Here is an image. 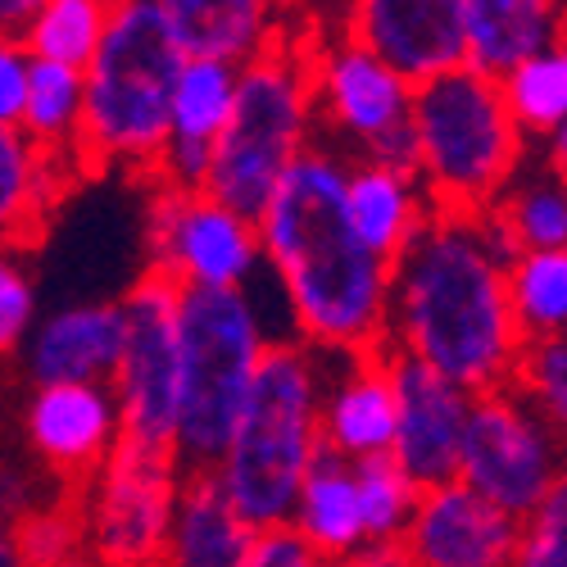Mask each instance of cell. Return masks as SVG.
I'll return each mask as SVG.
<instances>
[{"label": "cell", "instance_id": "obj_7", "mask_svg": "<svg viewBox=\"0 0 567 567\" xmlns=\"http://www.w3.org/2000/svg\"><path fill=\"white\" fill-rule=\"evenodd\" d=\"M268 346L272 337L250 291H182V400L173 432V458L182 472H209L218 463Z\"/></svg>", "mask_w": 567, "mask_h": 567}, {"label": "cell", "instance_id": "obj_4", "mask_svg": "<svg viewBox=\"0 0 567 567\" xmlns=\"http://www.w3.org/2000/svg\"><path fill=\"white\" fill-rule=\"evenodd\" d=\"M177 64L182 51L168 32L164 0L110 6L105 37L82 69V168L155 173Z\"/></svg>", "mask_w": 567, "mask_h": 567}, {"label": "cell", "instance_id": "obj_40", "mask_svg": "<svg viewBox=\"0 0 567 567\" xmlns=\"http://www.w3.org/2000/svg\"><path fill=\"white\" fill-rule=\"evenodd\" d=\"M32 14H37V0H0V37L23 41Z\"/></svg>", "mask_w": 567, "mask_h": 567}, {"label": "cell", "instance_id": "obj_1", "mask_svg": "<svg viewBox=\"0 0 567 567\" xmlns=\"http://www.w3.org/2000/svg\"><path fill=\"white\" fill-rule=\"evenodd\" d=\"M508 259L491 214H432L391 264L382 354L432 368L467 395L508 386L527 346L504 291Z\"/></svg>", "mask_w": 567, "mask_h": 567}, {"label": "cell", "instance_id": "obj_30", "mask_svg": "<svg viewBox=\"0 0 567 567\" xmlns=\"http://www.w3.org/2000/svg\"><path fill=\"white\" fill-rule=\"evenodd\" d=\"M495 86L508 118L527 141H549L567 132V45H554V51L517 64Z\"/></svg>", "mask_w": 567, "mask_h": 567}, {"label": "cell", "instance_id": "obj_5", "mask_svg": "<svg viewBox=\"0 0 567 567\" xmlns=\"http://www.w3.org/2000/svg\"><path fill=\"white\" fill-rule=\"evenodd\" d=\"M413 177L436 214H486L527 168L532 141L508 118L499 86L454 69L413 86L409 101Z\"/></svg>", "mask_w": 567, "mask_h": 567}, {"label": "cell", "instance_id": "obj_23", "mask_svg": "<svg viewBox=\"0 0 567 567\" xmlns=\"http://www.w3.org/2000/svg\"><path fill=\"white\" fill-rule=\"evenodd\" d=\"M255 536L209 472H186L155 567H241Z\"/></svg>", "mask_w": 567, "mask_h": 567}, {"label": "cell", "instance_id": "obj_19", "mask_svg": "<svg viewBox=\"0 0 567 567\" xmlns=\"http://www.w3.org/2000/svg\"><path fill=\"white\" fill-rule=\"evenodd\" d=\"M123 350L118 300L64 305L45 313L23 341V372L32 386H110Z\"/></svg>", "mask_w": 567, "mask_h": 567}, {"label": "cell", "instance_id": "obj_10", "mask_svg": "<svg viewBox=\"0 0 567 567\" xmlns=\"http://www.w3.org/2000/svg\"><path fill=\"white\" fill-rule=\"evenodd\" d=\"M454 482L523 523L558 486H567L563 432L513 386L472 395Z\"/></svg>", "mask_w": 567, "mask_h": 567}, {"label": "cell", "instance_id": "obj_25", "mask_svg": "<svg viewBox=\"0 0 567 567\" xmlns=\"http://www.w3.org/2000/svg\"><path fill=\"white\" fill-rule=\"evenodd\" d=\"M73 168L41 155L19 127L0 123V250H19L41 231Z\"/></svg>", "mask_w": 567, "mask_h": 567}, {"label": "cell", "instance_id": "obj_29", "mask_svg": "<svg viewBox=\"0 0 567 567\" xmlns=\"http://www.w3.org/2000/svg\"><path fill=\"white\" fill-rule=\"evenodd\" d=\"M110 0H37V14L23 32V51L37 64L86 69L105 37Z\"/></svg>", "mask_w": 567, "mask_h": 567}, {"label": "cell", "instance_id": "obj_22", "mask_svg": "<svg viewBox=\"0 0 567 567\" xmlns=\"http://www.w3.org/2000/svg\"><path fill=\"white\" fill-rule=\"evenodd\" d=\"M164 19L182 60H214L227 69H246L291 32L287 14L264 0H164Z\"/></svg>", "mask_w": 567, "mask_h": 567}, {"label": "cell", "instance_id": "obj_21", "mask_svg": "<svg viewBox=\"0 0 567 567\" xmlns=\"http://www.w3.org/2000/svg\"><path fill=\"white\" fill-rule=\"evenodd\" d=\"M432 214L436 205L427 200L413 168L346 164V223L377 264L391 268L432 223Z\"/></svg>", "mask_w": 567, "mask_h": 567}, {"label": "cell", "instance_id": "obj_8", "mask_svg": "<svg viewBox=\"0 0 567 567\" xmlns=\"http://www.w3.org/2000/svg\"><path fill=\"white\" fill-rule=\"evenodd\" d=\"M300 51L313 96L318 146L337 151L346 164L413 168V86L395 78L359 37H350L341 19L300 28Z\"/></svg>", "mask_w": 567, "mask_h": 567}, {"label": "cell", "instance_id": "obj_32", "mask_svg": "<svg viewBox=\"0 0 567 567\" xmlns=\"http://www.w3.org/2000/svg\"><path fill=\"white\" fill-rule=\"evenodd\" d=\"M6 540L19 567H64L82 558V536H78V517L69 499L37 504L32 513L19 517Z\"/></svg>", "mask_w": 567, "mask_h": 567}, {"label": "cell", "instance_id": "obj_14", "mask_svg": "<svg viewBox=\"0 0 567 567\" xmlns=\"http://www.w3.org/2000/svg\"><path fill=\"white\" fill-rule=\"evenodd\" d=\"M23 436L51 477L82 486L118 445L123 422L110 386H32Z\"/></svg>", "mask_w": 567, "mask_h": 567}, {"label": "cell", "instance_id": "obj_2", "mask_svg": "<svg viewBox=\"0 0 567 567\" xmlns=\"http://www.w3.org/2000/svg\"><path fill=\"white\" fill-rule=\"evenodd\" d=\"M255 236L300 346L318 354L382 350L391 268L346 223V159L337 151L313 146L291 164L255 218Z\"/></svg>", "mask_w": 567, "mask_h": 567}, {"label": "cell", "instance_id": "obj_33", "mask_svg": "<svg viewBox=\"0 0 567 567\" xmlns=\"http://www.w3.org/2000/svg\"><path fill=\"white\" fill-rule=\"evenodd\" d=\"M517 395H523L532 409H540L554 427H567V341H527L523 354H517L513 382Z\"/></svg>", "mask_w": 567, "mask_h": 567}, {"label": "cell", "instance_id": "obj_20", "mask_svg": "<svg viewBox=\"0 0 567 567\" xmlns=\"http://www.w3.org/2000/svg\"><path fill=\"white\" fill-rule=\"evenodd\" d=\"M458 28L463 69L499 82L517 64L563 45L567 14L554 0H458Z\"/></svg>", "mask_w": 567, "mask_h": 567}, {"label": "cell", "instance_id": "obj_41", "mask_svg": "<svg viewBox=\"0 0 567 567\" xmlns=\"http://www.w3.org/2000/svg\"><path fill=\"white\" fill-rule=\"evenodd\" d=\"M0 567H19L14 554H10V540H6V536H0Z\"/></svg>", "mask_w": 567, "mask_h": 567}, {"label": "cell", "instance_id": "obj_13", "mask_svg": "<svg viewBox=\"0 0 567 567\" xmlns=\"http://www.w3.org/2000/svg\"><path fill=\"white\" fill-rule=\"evenodd\" d=\"M386 372L395 395L391 458L409 472L417 491L454 482L472 395L404 354H386Z\"/></svg>", "mask_w": 567, "mask_h": 567}, {"label": "cell", "instance_id": "obj_42", "mask_svg": "<svg viewBox=\"0 0 567 567\" xmlns=\"http://www.w3.org/2000/svg\"><path fill=\"white\" fill-rule=\"evenodd\" d=\"M64 567H96V563H86V558H73V563H64Z\"/></svg>", "mask_w": 567, "mask_h": 567}, {"label": "cell", "instance_id": "obj_16", "mask_svg": "<svg viewBox=\"0 0 567 567\" xmlns=\"http://www.w3.org/2000/svg\"><path fill=\"white\" fill-rule=\"evenodd\" d=\"M341 23L409 86L463 69L458 0H363Z\"/></svg>", "mask_w": 567, "mask_h": 567}, {"label": "cell", "instance_id": "obj_28", "mask_svg": "<svg viewBox=\"0 0 567 567\" xmlns=\"http://www.w3.org/2000/svg\"><path fill=\"white\" fill-rule=\"evenodd\" d=\"M504 291L523 341L567 332V250H517L504 268Z\"/></svg>", "mask_w": 567, "mask_h": 567}, {"label": "cell", "instance_id": "obj_17", "mask_svg": "<svg viewBox=\"0 0 567 567\" xmlns=\"http://www.w3.org/2000/svg\"><path fill=\"white\" fill-rule=\"evenodd\" d=\"M322 359V395H318V441L322 450L359 463L391 454L395 436V395L386 354H318Z\"/></svg>", "mask_w": 567, "mask_h": 567}, {"label": "cell", "instance_id": "obj_6", "mask_svg": "<svg viewBox=\"0 0 567 567\" xmlns=\"http://www.w3.org/2000/svg\"><path fill=\"white\" fill-rule=\"evenodd\" d=\"M313 146H318V123H313L305 51H300V32H287L259 60L236 69L231 118L209 155L200 192L255 223L268 196L277 192V182Z\"/></svg>", "mask_w": 567, "mask_h": 567}, {"label": "cell", "instance_id": "obj_15", "mask_svg": "<svg viewBox=\"0 0 567 567\" xmlns=\"http://www.w3.org/2000/svg\"><path fill=\"white\" fill-rule=\"evenodd\" d=\"M413 567H508L517 517L499 513L463 482L427 486L400 536Z\"/></svg>", "mask_w": 567, "mask_h": 567}, {"label": "cell", "instance_id": "obj_3", "mask_svg": "<svg viewBox=\"0 0 567 567\" xmlns=\"http://www.w3.org/2000/svg\"><path fill=\"white\" fill-rule=\"evenodd\" d=\"M322 359L300 341H272L250 382L241 422L209 467L214 486L250 532H277L291 523L305 472L322 454L318 441Z\"/></svg>", "mask_w": 567, "mask_h": 567}, {"label": "cell", "instance_id": "obj_24", "mask_svg": "<svg viewBox=\"0 0 567 567\" xmlns=\"http://www.w3.org/2000/svg\"><path fill=\"white\" fill-rule=\"evenodd\" d=\"M287 532L322 563V567H341L368 545L363 517H359V495H354V472L350 463L318 454L313 467L305 472L300 495L291 504V523Z\"/></svg>", "mask_w": 567, "mask_h": 567}, {"label": "cell", "instance_id": "obj_11", "mask_svg": "<svg viewBox=\"0 0 567 567\" xmlns=\"http://www.w3.org/2000/svg\"><path fill=\"white\" fill-rule=\"evenodd\" d=\"M177 300L182 291L168 287L155 272H146L118 300L123 350L110 377L123 441L146 445V450H168V454H173V432H177V400H182Z\"/></svg>", "mask_w": 567, "mask_h": 567}, {"label": "cell", "instance_id": "obj_31", "mask_svg": "<svg viewBox=\"0 0 567 567\" xmlns=\"http://www.w3.org/2000/svg\"><path fill=\"white\" fill-rule=\"evenodd\" d=\"M350 472H354V495H359V517H363L368 540H400L413 517V504L422 495L413 477L391 454L359 458L350 463Z\"/></svg>", "mask_w": 567, "mask_h": 567}, {"label": "cell", "instance_id": "obj_18", "mask_svg": "<svg viewBox=\"0 0 567 567\" xmlns=\"http://www.w3.org/2000/svg\"><path fill=\"white\" fill-rule=\"evenodd\" d=\"M236 101V69L214 60H182L168 91V127L164 151L155 159V182L177 192H200L209 155L231 118Z\"/></svg>", "mask_w": 567, "mask_h": 567}, {"label": "cell", "instance_id": "obj_38", "mask_svg": "<svg viewBox=\"0 0 567 567\" xmlns=\"http://www.w3.org/2000/svg\"><path fill=\"white\" fill-rule=\"evenodd\" d=\"M37 504H41V499H37V486H32L28 472L0 458V536H10L19 517L32 513Z\"/></svg>", "mask_w": 567, "mask_h": 567}, {"label": "cell", "instance_id": "obj_26", "mask_svg": "<svg viewBox=\"0 0 567 567\" xmlns=\"http://www.w3.org/2000/svg\"><path fill=\"white\" fill-rule=\"evenodd\" d=\"M41 155L60 159L64 168H82L78 159V136H82V73L78 69H55L37 64L28 69V91L23 110L14 123Z\"/></svg>", "mask_w": 567, "mask_h": 567}, {"label": "cell", "instance_id": "obj_12", "mask_svg": "<svg viewBox=\"0 0 567 567\" xmlns=\"http://www.w3.org/2000/svg\"><path fill=\"white\" fill-rule=\"evenodd\" d=\"M151 272L177 291H250L264 268L255 223L231 214L205 192L159 186L146 209Z\"/></svg>", "mask_w": 567, "mask_h": 567}, {"label": "cell", "instance_id": "obj_34", "mask_svg": "<svg viewBox=\"0 0 567 567\" xmlns=\"http://www.w3.org/2000/svg\"><path fill=\"white\" fill-rule=\"evenodd\" d=\"M508 567H567V486H558L540 508L517 523Z\"/></svg>", "mask_w": 567, "mask_h": 567}, {"label": "cell", "instance_id": "obj_37", "mask_svg": "<svg viewBox=\"0 0 567 567\" xmlns=\"http://www.w3.org/2000/svg\"><path fill=\"white\" fill-rule=\"evenodd\" d=\"M241 567H322L287 527H277V532H259L246 563Z\"/></svg>", "mask_w": 567, "mask_h": 567}, {"label": "cell", "instance_id": "obj_36", "mask_svg": "<svg viewBox=\"0 0 567 567\" xmlns=\"http://www.w3.org/2000/svg\"><path fill=\"white\" fill-rule=\"evenodd\" d=\"M28 51L23 41H10L0 37V123L14 127L19 123V110H23V91H28Z\"/></svg>", "mask_w": 567, "mask_h": 567}, {"label": "cell", "instance_id": "obj_35", "mask_svg": "<svg viewBox=\"0 0 567 567\" xmlns=\"http://www.w3.org/2000/svg\"><path fill=\"white\" fill-rule=\"evenodd\" d=\"M37 327V277L19 250H0V354H19Z\"/></svg>", "mask_w": 567, "mask_h": 567}, {"label": "cell", "instance_id": "obj_39", "mask_svg": "<svg viewBox=\"0 0 567 567\" xmlns=\"http://www.w3.org/2000/svg\"><path fill=\"white\" fill-rule=\"evenodd\" d=\"M341 567H413L409 563V554H404V545L400 540H368L354 558H346Z\"/></svg>", "mask_w": 567, "mask_h": 567}, {"label": "cell", "instance_id": "obj_9", "mask_svg": "<svg viewBox=\"0 0 567 567\" xmlns=\"http://www.w3.org/2000/svg\"><path fill=\"white\" fill-rule=\"evenodd\" d=\"M182 477L186 472L168 450L123 441L69 499L82 558L96 567H155Z\"/></svg>", "mask_w": 567, "mask_h": 567}, {"label": "cell", "instance_id": "obj_27", "mask_svg": "<svg viewBox=\"0 0 567 567\" xmlns=\"http://www.w3.org/2000/svg\"><path fill=\"white\" fill-rule=\"evenodd\" d=\"M495 231L504 236V246L517 250H567V192L563 173L536 168L517 173V182L486 209Z\"/></svg>", "mask_w": 567, "mask_h": 567}]
</instances>
